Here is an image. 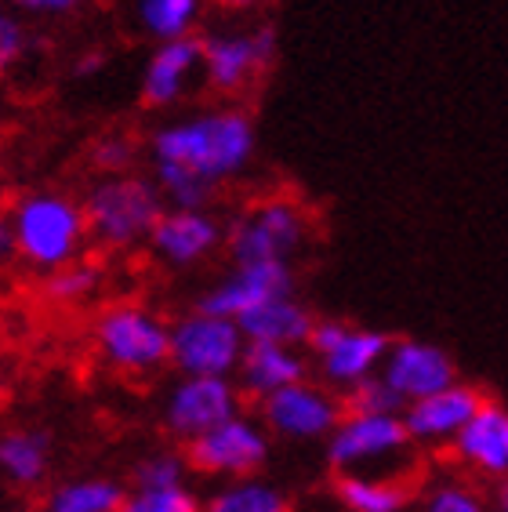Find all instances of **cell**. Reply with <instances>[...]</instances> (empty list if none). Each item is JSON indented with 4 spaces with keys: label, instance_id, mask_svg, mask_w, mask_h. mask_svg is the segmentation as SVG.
Returning <instances> with one entry per match:
<instances>
[{
    "label": "cell",
    "instance_id": "6da1fadb",
    "mask_svg": "<svg viewBox=\"0 0 508 512\" xmlns=\"http://www.w3.org/2000/svg\"><path fill=\"white\" fill-rule=\"evenodd\" d=\"M153 164H175L218 189L244 175L254 157V124L244 109H204L196 117L171 120L149 142Z\"/></svg>",
    "mask_w": 508,
    "mask_h": 512
},
{
    "label": "cell",
    "instance_id": "7a4b0ae2",
    "mask_svg": "<svg viewBox=\"0 0 508 512\" xmlns=\"http://www.w3.org/2000/svg\"><path fill=\"white\" fill-rule=\"evenodd\" d=\"M4 226L11 229L15 255L40 273H55V269L77 262L84 240L91 237L84 204H77L66 193H55V189H37V193L19 197Z\"/></svg>",
    "mask_w": 508,
    "mask_h": 512
},
{
    "label": "cell",
    "instance_id": "3957f363",
    "mask_svg": "<svg viewBox=\"0 0 508 512\" xmlns=\"http://www.w3.org/2000/svg\"><path fill=\"white\" fill-rule=\"evenodd\" d=\"M164 211L167 204L160 197L157 182L131 175V171L127 175H102L84 197L91 237L113 251L149 244Z\"/></svg>",
    "mask_w": 508,
    "mask_h": 512
},
{
    "label": "cell",
    "instance_id": "277c9868",
    "mask_svg": "<svg viewBox=\"0 0 508 512\" xmlns=\"http://www.w3.org/2000/svg\"><path fill=\"white\" fill-rule=\"evenodd\" d=\"M95 349L120 375H153L171 364V324L146 306L120 302L98 316Z\"/></svg>",
    "mask_w": 508,
    "mask_h": 512
},
{
    "label": "cell",
    "instance_id": "5b68a950",
    "mask_svg": "<svg viewBox=\"0 0 508 512\" xmlns=\"http://www.w3.org/2000/svg\"><path fill=\"white\" fill-rule=\"evenodd\" d=\"M247 335L229 316L193 309L171 324V364L182 375L233 378L244 364Z\"/></svg>",
    "mask_w": 508,
    "mask_h": 512
},
{
    "label": "cell",
    "instance_id": "8992f818",
    "mask_svg": "<svg viewBox=\"0 0 508 512\" xmlns=\"http://www.w3.org/2000/svg\"><path fill=\"white\" fill-rule=\"evenodd\" d=\"M305 240V215L294 200L269 197L247 207L225 229V247L233 266L244 262H269V258H291Z\"/></svg>",
    "mask_w": 508,
    "mask_h": 512
},
{
    "label": "cell",
    "instance_id": "52a82bcc",
    "mask_svg": "<svg viewBox=\"0 0 508 512\" xmlns=\"http://www.w3.org/2000/svg\"><path fill=\"white\" fill-rule=\"evenodd\" d=\"M411 433L403 414H352L338 422L327 440V462L334 473H374V465L400 458L411 447Z\"/></svg>",
    "mask_w": 508,
    "mask_h": 512
},
{
    "label": "cell",
    "instance_id": "ba28073f",
    "mask_svg": "<svg viewBox=\"0 0 508 512\" xmlns=\"http://www.w3.org/2000/svg\"><path fill=\"white\" fill-rule=\"evenodd\" d=\"M265 429L291 444H313V440H331L338 422L345 418V400L331 385L320 382H294L269 400H262Z\"/></svg>",
    "mask_w": 508,
    "mask_h": 512
},
{
    "label": "cell",
    "instance_id": "9c48e42d",
    "mask_svg": "<svg viewBox=\"0 0 508 512\" xmlns=\"http://www.w3.org/2000/svg\"><path fill=\"white\" fill-rule=\"evenodd\" d=\"M189 465L204 476H222V480H244L254 476L269 458V429L262 418L251 414H233L229 422L215 425L211 433L193 440L186 451Z\"/></svg>",
    "mask_w": 508,
    "mask_h": 512
},
{
    "label": "cell",
    "instance_id": "30bf717a",
    "mask_svg": "<svg viewBox=\"0 0 508 512\" xmlns=\"http://www.w3.org/2000/svg\"><path fill=\"white\" fill-rule=\"evenodd\" d=\"M240 414V385L218 375H182L164 400V429L175 440H200Z\"/></svg>",
    "mask_w": 508,
    "mask_h": 512
},
{
    "label": "cell",
    "instance_id": "8fae6325",
    "mask_svg": "<svg viewBox=\"0 0 508 512\" xmlns=\"http://www.w3.org/2000/svg\"><path fill=\"white\" fill-rule=\"evenodd\" d=\"M276 44L280 40L269 26L240 33H211V37H204V80L222 95L244 91L258 73L273 66Z\"/></svg>",
    "mask_w": 508,
    "mask_h": 512
},
{
    "label": "cell",
    "instance_id": "7c38bea8",
    "mask_svg": "<svg viewBox=\"0 0 508 512\" xmlns=\"http://www.w3.org/2000/svg\"><path fill=\"white\" fill-rule=\"evenodd\" d=\"M294 295V269L287 258H269V262H244L233 266V273L222 276L211 291L200 295L196 309L215 316H229L240 320L251 309L273 302V298Z\"/></svg>",
    "mask_w": 508,
    "mask_h": 512
},
{
    "label": "cell",
    "instance_id": "4fadbf2b",
    "mask_svg": "<svg viewBox=\"0 0 508 512\" xmlns=\"http://www.w3.org/2000/svg\"><path fill=\"white\" fill-rule=\"evenodd\" d=\"M378 375L392 385V393L403 404H418L425 396H436L458 382V367L440 345L421 342V338H396Z\"/></svg>",
    "mask_w": 508,
    "mask_h": 512
},
{
    "label": "cell",
    "instance_id": "5bb4252c",
    "mask_svg": "<svg viewBox=\"0 0 508 512\" xmlns=\"http://www.w3.org/2000/svg\"><path fill=\"white\" fill-rule=\"evenodd\" d=\"M225 240V226L204 207H167L160 215L149 247L153 255L171 269L200 266L211 251Z\"/></svg>",
    "mask_w": 508,
    "mask_h": 512
},
{
    "label": "cell",
    "instance_id": "9a60e30c",
    "mask_svg": "<svg viewBox=\"0 0 508 512\" xmlns=\"http://www.w3.org/2000/svg\"><path fill=\"white\" fill-rule=\"evenodd\" d=\"M483 404L487 400L479 389L454 382L443 393L403 407V422H407V433L418 447H454V440L465 433V425L476 418Z\"/></svg>",
    "mask_w": 508,
    "mask_h": 512
},
{
    "label": "cell",
    "instance_id": "2e32d148",
    "mask_svg": "<svg viewBox=\"0 0 508 512\" xmlns=\"http://www.w3.org/2000/svg\"><path fill=\"white\" fill-rule=\"evenodd\" d=\"M392 342H396V338H389L385 331L345 324L342 335L334 338L331 349L316 356L323 385H331L338 393H349L352 385L374 378L381 371V364H385Z\"/></svg>",
    "mask_w": 508,
    "mask_h": 512
},
{
    "label": "cell",
    "instance_id": "e0dca14e",
    "mask_svg": "<svg viewBox=\"0 0 508 512\" xmlns=\"http://www.w3.org/2000/svg\"><path fill=\"white\" fill-rule=\"evenodd\" d=\"M196 73H204V37L164 40L142 69V102L149 109L175 106L193 88Z\"/></svg>",
    "mask_w": 508,
    "mask_h": 512
},
{
    "label": "cell",
    "instance_id": "ac0fdd59",
    "mask_svg": "<svg viewBox=\"0 0 508 512\" xmlns=\"http://www.w3.org/2000/svg\"><path fill=\"white\" fill-rule=\"evenodd\" d=\"M454 454L472 473L508 480V407L487 400L465 425V433L454 440Z\"/></svg>",
    "mask_w": 508,
    "mask_h": 512
},
{
    "label": "cell",
    "instance_id": "d6986e66",
    "mask_svg": "<svg viewBox=\"0 0 508 512\" xmlns=\"http://www.w3.org/2000/svg\"><path fill=\"white\" fill-rule=\"evenodd\" d=\"M309 364L294 345H273V342H247L244 364L236 371L240 378V393L251 400H269L273 393L287 389L294 382H305Z\"/></svg>",
    "mask_w": 508,
    "mask_h": 512
},
{
    "label": "cell",
    "instance_id": "ffe728a7",
    "mask_svg": "<svg viewBox=\"0 0 508 512\" xmlns=\"http://www.w3.org/2000/svg\"><path fill=\"white\" fill-rule=\"evenodd\" d=\"M236 324L244 327L247 342H273V345H294L298 349V345H309L316 320L298 298L284 295L244 313Z\"/></svg>",
    "mask_w": 508,
    "mask_h": 512
},
{
    "label": "cell",
    "instance_id": "44dd1931",
    "mask_svg": "<svg viewBox=\"0 0 508 512\" xmlns=\"http://www.w3.org/2000/svg\"><path fill=\"white\" fill-rule=\"evenodd\" d=\"M51 465V436L40 429H11L0 436V473L11 487H37Z\"/></svg>",
    "mask_w": 508,
    "mask_h": 512
},
{
    "label": "cell",
    "instance_id": "7402d4cb",
    "mask_svg": "<svg viewBox=\"0 0 508 512\" xmlns=\"http://www.w3.org/2000/svg\"><path fill=\"white\" fill-rule=\"evenodd\" d=\"M127 502V491L117 480L106 476H84L51 487L40 502V512H120Z\"/></svg>",
    "mask_w": 508,
    "mask_h": 512
},
{
    "label": "cell",
    "instance_id": "603a6c76",
    "mask_svg": "<svg viewBox=\"0 0 508 512\" xmlns=\"http://www.w3.org/2000/svg\"><path fill=\"white\" fill-rule=\"evenodd\" d=\"M334 494L345 505V512H403L407 509V491L403 483L389 476L371 473H338Z\"/></svg>",
    "mask_w": 508,
    "mask_h": 512
},
{
    "label": "cell",
    "instance_id": "cb8c5ba5",
    "mask_svg": "<svg viewBox=\"0 0 508 512\" xmlns=\"http://www.w3.org/2000/svg\"><path fill=\"white\" fill-rule=\"evenodd\" d=\"M204 512H291V502L276 483L244 476L222 483L204 502Z\"/></svg>",
    "mask_w": 508,
    "mask_h": 512
},
{
    "label": "cell",
    "instance_id": "d4e9b609",
    "mask_svg": "<svg viewBox=\"0 0 508 512\" xmlns=\"http://www.w3.org/2000/svg\"><path fill=\"white\" fill-rule=\"evenodd\" d=\"M204 0H135V19L142 33L164 44V40L193 37V26L200 22Z\"/></svg>",
    "mask_w": 508,
    "mask_h": 512
},
{
    "label": "cell",
    "instance_id": "484cf974",
    "mask_svg": "<svg viewBox=\"0 0 508 512\" xmlns=\"http://www.w3.org/2000/svg\"><path fill=\"white\" fill-rule=\"evenodd\" d=\"M189 469H193V465H189L186 454L157 451V454H146V458L135 465L131 483L142 487V491H167V487H182Z\"/></svg>",
    "mask_w": 508,
    "mask_h": 512
},
{
    "label": "cell",
    "instance_id": "4316f807",
    "mask_svg": "<svg viewBox=\"0 0 508 512\" xmlns=\"http://www.w3.org/2000/svg\"><path fill=\"white\" fill-rule=\"evenodd\" d=\"M102 287V269L95 266V262H84V258H77V262H69V266L55 269V273H48V298H55V302H84V298H91Z\"/></svg>",
    "mask_w": 508,
    "mask_h": 512
},
{
    "label": "cell",
    "instance_id": "83f0119b",
    "mask_svg": "<svg viewBox=\"0 0 508 512\" xmlns=\"http://www.w3.org/2000/svg\"><path fill=\"white\" fill-rule=\"evenodd\" d=\"M342 400H345V411L352 414H403V407H407L381 375L352 385L349 393H342Z\"/></svg>",
    "mask_w": 508,
    "mask_h": 512
},
{
    "label": "cell",
    "instance_id": "f1b7e54d",
    "mask_svg": "<svg viewBox=\"0 0 508 512\" xmlns=\"http://www.w3.org/2000/svg\"><path fill=\"white\" fill-rule=\"evenodd\" d=\"M200 509H204L200 498L182 483V487H167V491H142V487H135V491L127 494V502L120 512H200Z\"/></svg>",
    "mask_w": 508,
    "mask_h": 512
},
{
    "label": "cell",
    "instance_id": "f546056e",
    "mask_svg": "<svg viewBox=\"0 0 508 512\" xmlns=\"http://www.w3.org/2000/svg\"><path fill=\"white\" fill-rule=\"evenodd\" d=\"M91 160H95V168L106 171V175H127L131 164H135V142L127 135L98 138L95 149H91Z\"/></svg>",
    "mask_w": 508,
    "mask_h": 512
},
{
    "label": "cell",
    "instance_id": "4dcf8cb0",
    "mask_svg": "<svg viewBox=\"0 0 508 512\" xmlns=\"http://www.w3.org/2000/svg\"><path fill=\"white\" fill-rule=\"evenodd\" d=\"M421 512H487V502L472 487H465V483H440L425 498V509Z\"/></svg>",
    "mask_w": 508,
    "mask_h": 512
},
{
    "label": "cell",
    "instance_id": "1f68e13d",
    "mask_svg": "<svg viewBox=\"0 0 508 512\" xmlns=\"http://www.w3.org/2000/svg\"><path fill=\"white\" fill-rule=\"evenodd\" d=\"M30 48H33L30 30H26L15 15H4V19H0V66L4 69L19 66V62L30 55Z\"/></svg>",
    "mask_w": 508,
    "mask_h": 512
},
{
    "label": "cell",
    "instance_id": "d6a6232c",
    "mask_svg": "<svg viewBox=\"0 0 508 512\" xmlns=\"http://www.w3.org/2000/svg\"><path fill=\"white\" fill-rule=\"evenodd\" d=\"M11 4L30 15H69L73 8H80V0H11Z\"/></svg>",
    "mask_w": 508,
    "mask_h": 512
},
{
    "label": "cell",
    "instance_id": "836d02e7",
    "mask_svg": "<svg viewBox=\"0 0 508 512\" xmlns=\"http://www.w3.org/2000/svg\"><path fill=\"white\" fill-rule=\"evenodd\" d=\"M211 4L222 11H251V8H258L262 0H211Z\"/></svg>",
    "mask_w": 508,
    "mask_h": 512
},
{
    "label": "cell",
    "instance_id": "e575fe53",
    "mask_svg": "<svg viewBox=\"0 0 508 512\" xmlns=\"http://www.w3.org/2000/svg\"><path fill=\"white\" fill-rule=\"evenodd\" d=\"M95 69H102V55H88V59L77 66V77H88V73H95Z\"/></svg>",
    "mask_w": 508,
    "mask_h": 512
},
{
    "label": "cell",
    "instance_id": "d590c367",
    "mask_svg": "<svg viewBox=\"0 0 508 512\" xmlns=\"http://www.w3.org/2000/svg\"><path fill=\"white\" fill-rule=\"evenodd\" d=\"M494 512H508V480L498 487V494H494Z\"/></svg>",
    "mask_w": 508,
    "mask_h": 512
}]
</instances>
